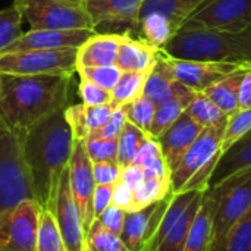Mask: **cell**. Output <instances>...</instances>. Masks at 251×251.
<instances>
[{"mask_svg": "<svg viewBox=\"0 0 251 251\" xmlns=\"http://www.w3.org/2000/svg\"><path fill=\"white\" fill-rule=\"evenodd\" d=\"M144 0H85V10L94 25H128L138 28Z\"/></svg>", "mask_w": 251, "mask_h": 251, "instance_id": "obj_17", "label": "cell"}, {"mask_svg": "<svg viewBox=\"0 0 251 251\" xmlns=\"http://www.w3.org/2000/svg\"><path fill=\"white\" fill-rule=\"evenodd\" d=\"M206 1L207 0H144L140 18L147 13H159L169 21L176 34L182 24Z\"/></svg>", "mask_w": 251, "mask_h": 251, "instance_id": "obj_23", "label": "cell"}, {"mask_svg": "<svg viewBox=\"0 0 251 251\" xmlns=\"http://www.w3.org/2000/svg\"><path fill=\"white\" fill-rule=\"evenodd\" d=\"M119 182L126 185L131 191H135L144 182V171H143V168L138 166V165H134V163L124 168Z\"/></svg>", "mask_w": 251, "mask_h": 251, "instance_id": "obj_48", "label": "cell"}, {"mask_svg": "<svg viewBox=\"0 0 251 251\" xmlns=\"http://www.w3.org/2000/svg\"><path fill=\"white\" fill-rule=\"evenodd\" d=\"M78 96H79L82 104H87V106L109 104L112 100L110 91H107L87 79H81V82L78 85Z\"/></svg>", "mask_w": 251, "mask_h": 251, "instance_id": "obj_42", "label": "cell"}, {"mask_svg": "<svg viewBox=\"0 0 251 251\" xmlns=\"http://www.w3.org/2000/svg\"><path fill=\"white\" fill-rule=\"evenodd\" d=\"M229 185H231V176L221 181L219 184L209 185L204 190L200 207L193 221L184 251H212L215 218L221 200L224 194L228 191Z\"/></svg>", "mask_w": 251, "mask_h": 251, "instance_id": "obj_15", "label": "cell"}, {"mask_svg": "<svg viewBox=\"0 0 251 251\" xmlns=\"http://www.w3.org/2000/svg\"><path fill=\"white\" fill-rule=\"evenodd\" d=\"M25 200L35 199L22 138L0 119V215Z\"/></svg>", "mask_w": 251, "mask_h": 251, "instance_id": "obj_5", "label": "cell"}, {"mask_svg": "<svg viewBox=\"0 0 251 251\" xmlns=\"http://www.w3.org/2000/svg\"><path fill=\"white\" fill-rule=\"evenodd\" d=\"M34 251H66L65 243L60 237L57 225L51 212L41 210L40 224H38V234H37V244Z\"/></svg>", "mask_w": 251, "mask_h": 251, "instance_id": "obj_35", "label": "cell"}, {"mask_svg": "<svg viewBox=\"0 0 251 251\" xmlns=\"http://www.w3.org/2000/svg\"><path fill=\"white\" fill-rule=\"evenodd\" d=\"M150 72V71H149ZM149 72H132V71H122V75L112 90V100L110 104L113 107H122L137 97H140L144 91L146 79Z\"/></svg>", "mask_w": 251, "mask_h": 251, "instance_id": "obj_30", "label": "cell"}, {"mask_svg": "<svg viewBox=\"0 0 251 251\" xmlns=\"http://www.w3.org/2000/svg\"><path fill=\"white\" fill-rule=\"evenodd\" d=\"M147 137L149 134L137 128L134 124L131 122L125 124L124 131L118 138V157H116V162L122 169L134 163V159Z\"/></svg>", "mask_w": 251, "mask_h": 251, "instance_id": "obj_32", "label": "cell"}, {"mask_svg": "<svg viewBox=\"0 0 251 251\" xmlns=\"http://www.w3.org/2000/svg\"><path fill=\"white\" fill-rule=\"evenodd\" d=\"M94 181L97 185H110L115 187L121 181L122 168L118 162H100L93 163Z\"/></svg>", "mask_w": 251, "mask_h": 251, "instance_id": "obj_44", "label": "cell"}, {"mask_svg": "<svg viewBox=\"0 0 251 251\" xmlns=\"http://www.w3.org/2000/svg\"><path fill=\"white\" fill-rule=\"evenodd\" d=\"M201 126L184 112L176 122H174L159 138V146L165 156L169 171H172L187 151V149L194 143V140L201 132Z\"/></svg>", "mask_w": 251, "mask_h": 251, "instance_id": "obj_18", "label": "cell"}, {"mask_svg": "<svg viewBox=\"0 0 251 251\" xmlns=\"http://www.w3.org/2000/svg\"><path fill=\"white\" fill-rule=\"evenodd\" d=\"M250 63L244 65L237 72L225 76L224 79L212 84L201 93H204L226 116H231L240 109V87L243 75L247 71Z\"/></svg>", "mask_w": 251, "mask_h": 251, "instance_id": "obj_25", "label": "cell"}, {"mask_svg": "<svg viewBox=\"0 0 251 251\" xmlns=\"http://www.w3.org/2000/svg\"><path fill=\"white\" fill-rule=\"evenodd\" d=\"M128 122L126 115L124 107H115L110 119L107 121V124L104 126H101L100 129H97L96 132H93L88 138H101V140H118L121 132L124 131L125 124ZM87 138V140H88Z\"/></svg>", "mask_w": 251, "mask_h": 251, "instance_id": "obj_43", "label": "cell"}, {"mask_svg": "<svg viewBox=\"0 0 251 251\" xmlns=\"http://www.w3.org/2000/svg\"><path fill=\"white\" fill-rule=\"evenodd\" d=\"M163 60L166 62L172 76L182 85L194 90L203 91L212 84L224 79L225 76L237 72L244 65L240 63H224V62H206V60H188L176 59L165 51H162ZM247 65V63H246Z\"/></svg>", "mask_w": 251, "mask_h": 251, "instance_id": "obj_12", "label": "cell"}, {"mask_svg": "<svg viewBox=\"0 0 251 251\" xmlns=\"http://www.w3.org/2000/svg\"><path fill=\"white\" fill-rule=\"evenodd\" d=\"M185 112L201 128L216 126V125L225 124L228 121V118H229L201 91H199L196 94L194 100L190 103V106L187 107Z\"/></svg>", "mask_w": 251, "mask_h": 251, "instance_id": "obj_31", "label": "cell"}, {"mask_svg": "<svg viewBox=\"0 0 251 251\" xmlns=\"http://www.w3.org/2000/svg\"><path fill=\"white\" fill-rule=\"evenodd\" d=\"M125 216H126V212L119 209L118 206H113L110 204L96 221L103 226L106 228L107 231L116 234L121 237V232L124 229V224H125Z\"/></svg>", "mask_w": 251, "mask_h": 251, "instance_id": "obj_45", "label": "cell"}, {"mask_svg": "<svg viewBox=\"0 0 251 251\" xmlns=\"http://www.w3.org/2000/svg\"><path fill=\"white\" fill-rule=\"evenodd\" d=\"M203 194H204V190H201V191L197 193V196L188 204V207L184 210V213L181 215V218L178 219V222L175 224V226L169 231V234L166 235V238L162 241V244L159 246L157 251L185 250V244H187V240H188V234H190L193 221H194V218L197 215V210L200 207Z\"/></svg>", "mask_w": 251, "mask_h": 251, "instance_id": "obj_28", "label": "cell"}, {"mask_svg": "<svg viewBox=\"0 0 251 251\" xmlns=\"http://www.w3.org/2000/svg\"><path fill=\"white\" fill-rule=\"evenodd\" d=\"M160 50L176 59L251 63V25L240 31L176 32Z\"/></svg>", "mask_w": 251, "mask_h": 251, "instance_id": "obj_3", "label": "cell"}, {"mask_svg": "<svg viewBox=\"0 0 251 251\" xmlns=\"http://www.w3.org/2000/svg\"><path fill=\"white\" fill-rule=\"evenodd\" d=\"M112 204L113 206H118L119 209L125 210L126 213L132 212V209H134V191H131L122 182H118L113 187Z\"/></svg>", "mask_w": 251, "mask_h": 251, "instance_id": "obj_46", "label": "cell"}, {"mask_svg": "<svg viewBox=\"0 0 251 251\" xmlns=\"http://www.w3.org/2000/svg\"><path fill=\"white\" fill-rule=\"evenodd\" d=\"M182 84L178 82L172 76V74H171L166 62L163 60V56L160 53V49H159L157 60H156L153 69L147 75L143 94L147 99H150L157 106V104L163 103L165 100H168L169 97H172L178 91V88Z\"/></svg>", "mask_w": 251, "mask_h": 251, "instance_id": "obj_26", "label": "cell"}, {"mask_svg": "<svg viewBox=\"0 0 251 251\" xmlns=\"http://www.w3.org/2000/svg\"><path fill=\"white\" fill-rule=\"evenodd\" d=\"M226 122L203 128L194 143L187 149L179 163L171 171V188L174 194L188 190H206L209 187L213 171L222 157L221 144Z\"/></svg>", "mask_w": 251, "mask_h": 251, "instance_id": "obj_4", "label": "cell"}, {"mask_svg": "<svg viewBox=\"0 0 251 251\" xmlns=\"http://www.w3.org/2000/svg\"><path fill=\"white\" fill-rule=\"evenodd\" d=\"M251 25V0H207L179 28L185 31H240Z\"/></svg>", "mask_w": 251, "mask_h": 251, "instance_id": "obj_8", "label": "cell"}, {"mask_svg": "<svg viewBox=\"0 0 251 251\" xmlns=\"http://www.w3.org/2000/svg\"><path fill=\"white\" fill-rule=\"evenodd\" d=\"M251 209V171L231 176V185L224 194L213 225L212 251H221L229 231Z\"/></svg>", "mask_w": 251, "mask_h": 251, "instance_id": "obj_10", "label": "cell"}, {"mask_svg": "<svg viewBox=\"0 0 251 251\" xmlns=\"http://www.w3.org/2000/svg\"><path fill=\"white\" fill-rule=\"evenodd\" d=\"M199 191H201V190H188V191H181V193H176V194L172 196L171 203L168 206V210L165 212V216H163V219H162V222L159 225V229H157L156 235L147 244L144 251H157L159 246L162 244V241L166 238L169 231L175 226V224L178 222V219L181 218L184 210L188 207V204L194 200V197L197 196Z\"/></svg>", "mask_w": 251, "mask_h": 251, "instance_id": "obj_27", "label": "cell"}, {"mask_svg": "<svg viewBox=\"0 0 251 251\" xmlns=\"http://www.w3.org/2000/svg\"><path fill=\"white\" fill-rule=\"evenodd\" d=\"M68 171H69V185H71L72 199L79 212L84 232L87 234V231L96 221L93 197L97 184L94 181L93 162L87 154L84 141H75L71 160L68 165Z\"/></svg>", "mask_w": 251, "mask_h": 251, "instance_id": "obj_11", "label": "cell"}, {"mask_svg": "<svg viewBox=\"0 0 251 251\" xmlns=\"http://www.w3.org/2000/svg\"><path fill=\"white\" fill-rule=\"evenodd\" d=\"M49 212H51L54 218L66 251H85V232L79 212L72 199L68 168L60 176L56 199Z\"/></svg>", "mask_w": 251, "mask_h": 251, "instance_id": "obj_13", "label": "cell"}, {"mask_svg": "<svg viewBox=\"0 0 251 251\" xmlns=\"http://www.w3.org/2000/svg\"><path fill=\"white\" fill-rule=\"evenodd\" d=\"M221 251H251V209L229 231Z\"/></svg>", "mask_w": 251, "mask_h": 251, "instance_id": "obj_40", "label": "cell"}, {"mask_svg": "<svg viewBox=\"0 0 251 251\" xmlns=\"http://www.w3.org/2000/svg\"><path fill=\"white\" fill-rule=\"evenodd\" d=\"M87 154L93 163L116 162L118 157V140L88 138L84 141Z\"/></svg>", "mask_w": 251, "mask_h": 251, "instance_id": "obj_41", "label": "cell"}, {"mask_svg": "<svg viewBox=\"0 0 251 251\" xmlns=\"http://www.w3.org/2000/svg\"><path fill=\"white\" fill-rule=\"evenodd\" d=\"M13 4L32 29H94L85 4L69 0H15Z\"/></svg>", "mask_w": 251, "mask_h": 251, "instance_id": "obj_6", "label": "cell"}, {"mask_svg": "<svg viewBox=\"0 0 251 251\" xmlns=\"http://www.w3.org/2000/svg\"><path fill=\"white\" fill-rule=\"evenodd\" d=\"M78 49L26 50L0 53V74L6 75H74Z\"/></svg>", "mask_w": 251, "mask_h": 251, "instance_id": "obj_7", "label": "cell"}, {"mask_svg": "<svg viewBox=\"0 0 251 251\" xmlns=\"http://www.w3.org/2000/svg\"><path fill=\"white\" fill-rule=\"evenodd\" d=\"M81 79H87L94 82L96 85L107 90L112 93L115 85L118 84L122 69L118 65H107V66H84L76 69Z\"/></svg>", "mask_w": 251, "mask_h": 251, "instance_id": "obj_39", "label": "cell"}, {"mask_svg": "<svg viewBox=\"0 0 251 251\" xmlns=\"http://www.w3.org/2000/svg\"><path fill=\"white\" fill-rule=\"evenodd\" d=\"M251 107V63L243 75L240 87V109Z\"/></svg>", "mask_w": 251, "mask_h": 251, "instance_id": "obj_49", "label": "cell"}, {"mask_svg": "<svg viewBox=\"0 0 251 251\" xmlns=\"http://www.w3.org/2000/svg\"><path fill=\"white\" fill-rule=\"evenodd\" d=\"M126 115L128 122L134 124L137 128H140L144 132H150L151 124H153V118H154V112H156V104L147 99L144 94H141L140 97H137L135 100H132L131 103L122 106Z\"/></svg>", "mask_w": 251, "mask_h": 251, "instance_id": "obj_37", "label": "cell"}, {"mask_svg": "<svg viewBox=\"0 0 251 251\" xmlns=\"http://www.w3.org/2000/svg\"><path fill=\"white\" fill-rule=\"evenodd\" d=\"M112 196H113V187L110 185H97L93 197V207H94V216L96 219L112 204Z\"/></svg>", "mask_w": 251, "mask_h": 251, "instance_id": "obj_47", "label": "cell"}, {"mask_svg": "<svg viewBox=\"0 0 251 251\" xmlns=\"http://www.w3.org/2000/svg\"><path fill=\"white\" fill-rule=\"evenodd\" d=\"M22 13L12 3L0 10V53L22 35Z\"/></svg>", "mask_w": 251, "mask_h": 251, "instance_id": "obj_38", "label": "cell"}, {"mask_svg": "<svg viewBox=\"0 0 251 251\" xmlns=\"http://www.w3.org/2000/svg\"><path fill=\"white\" fill-rule=\"evenodd\" d=\"M159 49L150 46L143 38L135 40L129 32H124V40L119 47L116 65L122 71L132 72H149L153 69L157 60Z\"/></svg>", "mask_w": 251, "mask_h": 251, "instance_id": "obj_21", "label": "cell"}, {"mask_svg": "<svg viewBox=\"0 0 251 251\" xmlns=\"http://www.w3.org/2000/svg\"><path fill=\"white\" fill-rule=\"evenodd\" d=\"M115 107L109 104L87 106V104H71L66 106L63 113L66 122L72 131L75 141H85L93 132L107 124Z\"/></svg>", "mask_w": 251, "mask_h": 251, "instance_id": "obj_19", "label": "cell"}, {"mask_svg": "<svg viewBox=\"0 0 251 251\" xmlns=\"http://www.w3.org/2000/svg\"><path fill=\"white\" fill-rule=\"evenodd\" d=\"M63 110L54 112L21 134L34 199L44 210L53 206L60 176L69 165L75 144Z\"/></svg>", "mask_w": 251, "mask_h": 251, "instance_id": "obj_1", "label": "cell"}, {"mask_svg": "<svg viewBox=\"0 0 251 251\" xmlns=\"http://www.w3.org/2000/svg\"><path fill=\"white\" fill-rule=\"evenodd\" d=\"M41 210L35 200H25L0 215V251L35 250Z\"/></svg>", "mask_w": 251, "mask_h": 251, "instance_id": "obj_9", "label": "cell"}, {"mask_svg": "<svg viewBox=\"0 0 251 251\" xmlns=\"http://www.w3.org/2000/svg\"><path fill=\"white\" fill-rule=\"evenodd\" d=\"M94 29H29L13 41L1 53L26 51V50H57L69 47H81L91 35Z\"/></svg>", "mask_w": 251, "mask_h": 251, "instance_id": "obj_16", "label": "cell"}, {"mask_svg": "<svg viewBox=\"0 0 251 251\" xmlns=\"http://www.w3.org/2000/svg\"><path fill=\"white\" fill-rule=\"evenodd\" d=\"M172 193L171 188V176H151V178H144V182L141 184L140 188L134 191V209L140 210L151 203H156L166 196Z\"/></svg>", "mask_w": 251, "mask_h": 251, "instance_id": "obj_33", "label": "cell"}, {"mask_svg": "<svg viewBox=\"0 0 251 251\" xmlns=\"http://www.w3.org/2000/svg\"><path fill=\"white\" fill-rule=\"evenodd\" d=\"M85 251H129L119 235L103 228L97 221L93 222L85 234Z\"/></svg>", "mask_w": 251, "mask_h": 251, "instance_id": "obj_36", "label": "cell"}, {"mask_svg": "<svg viewBox=\"0 0 251 251\" xmlns=\"http://www.w3.org/2000/svg\"><path fill=\"white\" fill-rule=\"evenodd\" d=\"M124 34L96 32L81 47L76 54V69L84 66H107L116 65L118 53Z\"/></svg>", "mask_w": 251, "mask_h": 251, "instance_id": "obj_20", "label": "cell"}, {"mask_svg": "<svg viewBox=\"0 0 251 251\" xmlns=\"http://www.w3.org/2000/svg\"><path fill=\"white\" fill-rule=\"evenodd\" d=\"M134 165H138L143 168L144 178L171 176V171L168 168V163L165 160V156L162 153L159 141L150 135L141 144V147H140V150L134 159Z\"/></svg>", "mask_w": 251, "mask_h": 251, "instance_id": "obj_29", "label": "cell"}, {"mask_svg": "<svg viewBox=\"0 0 251 251\" xmlns=\"http://www.w3.org/2000/svg\"><path fill=\"white\" fill-rule=\"evenodd\" d=\"M69 1H74V3H79V4H85V0H69Z\"/></svg>", "mask_w": 251, "mask_h": 251, "instance_id": "obj_50", "label": "cell"}, {"mask_svg": "<svg viewBox=\"0 0 251 251\" xmlns=\"http://www.w3.org/2000/svg\"><path fill=\"white\" fill-rule=\"evenodd\" d=\"M0 119L18 134L68 106L72 75L0 74Z\"/></svg>", "mask_w": 251, "mask_h": 251, "instance_id": "obj_2", "label": "cell"}, {"mask_svg": "<svg viewBox=\"0 0 251 251\" xmlns=\"http://www.w3.org/2000/svg\"><path fill=\"white\" fill-rule=\"evenodd\" d=\"M172 196L174 193L140 210L126 213L124 229L121 232V240L124 241L128 250L144 251L147 244L156 235Z\"/></svg>", "mask_w": 251, "mask_h": 251, "instance_id": "obj_14", "label": "cell"}, {"mask_svg": "<svg viewBox=\"0 0 251 251\" xmlns=\"http://www.w3.org/2000/svg\"><path fill=\"white\" fill-rule=\"evenodd\" d=\"M244 171H251V132L235 143L225 154H222L209 185L219 184L221 181Z\"/></svg>", "mask_w": 251, "mask_h": 251, "instance_id": "obj_24", "label": "cell"}, {"mask_svg": "<svg viewBox=\"0 0 251 251\" xmlns=\"http://www.w3.org/2000/svg\"><path fill=\"white\" fill-rule=\"evenodd\" d=\"M249 132H251V107L238 109L228 118L221 144V154H225L235 143H238Z\"/></svg>", "mask_w": 251, "mask_h": 251, "instance_id": "obj_34", "label": "cell"}, {"mask_svg": "<svg viewBox=\"0 0 251 251\" xmlns=\"http://www.w3.org/2000/svg\"><path fill=\"white\" fill-rule=\"evenodd\" d=\"M197 93L199 91H194L185 85H181L172 97L157 104L149 135L153 138H159L187 110V107L194 100Z\"/></svg>", "mask_w": 251, "mask_h": 251, "instance_id": "obj_22", "label": "cell"}]
</instances>
